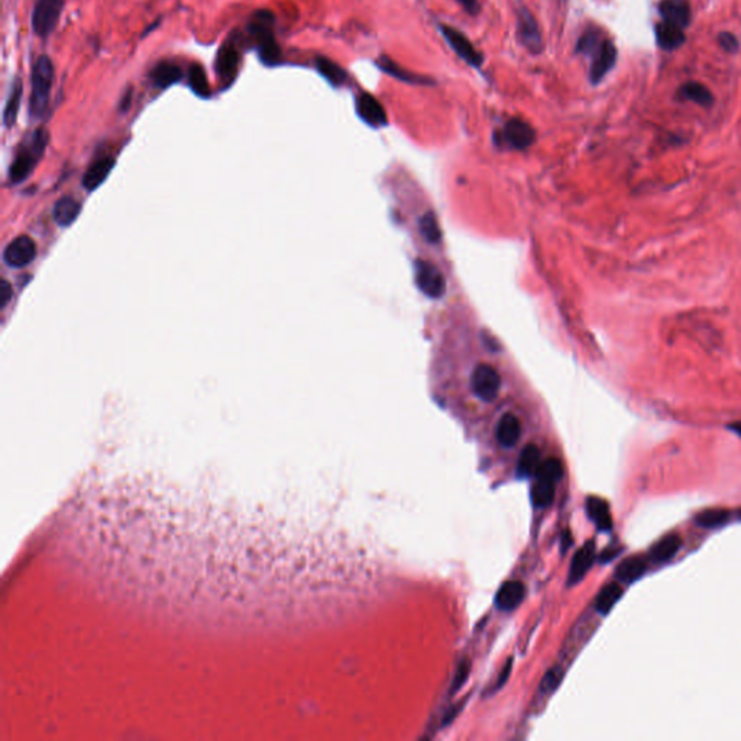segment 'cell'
Here are the masks:
<instances>
[{"mask_svg":"<svg viewBox=\"0 0 741 741\" xmlns=\"http://www.w3.org/2000/svg\"><path fill=\"white\" fill-rule=\"evenodd\" d=\"M113 167H115V158L112 157H101L96 160L87 168V171L84 173L83 185L86 187L89 192H92V190L97 188L106 178H108Z\"/></svg>","mask_w":741,"mask_h":741,"instance_id":"cell-18","label":"cell"},{"mask_svg":"<svg viewBox=\"0 0 741 741\" xmlns=\"http://www.w3.org/2000/svg\"><path fill=\"white\" fill-rule=\"evenodd\" d=\"M54 81V66L50 57L41 55L34 64L31 74V97L29 115L34 119L44 118L48 106Z\"/></svg>","mask_w":741,"mask_h":741,"instance_id":"cell-2","label":"cell"},{"mask_svg":"<svg viewBox=\"0 0 741 741\" xmlns=\"http://www.w3.org/2000/svg\"><path fill=\"white\" fill-rule=\"evenodd\" d=\"M646 572H647V559L640 555H634L620 562V565L616 567V574L614 575H616V579L619 582L633 584V582L639 581Z\"/></svg>","mask_w":741,"mask_h":741,"instance_id":"cell-16","label":"cell"},{"mask_svg":"<svg viewBox=\"0 0 741 741\" xmlns=\"http://www.w3.org/2000/svg\"><path fill=\"white\" fill-rule=\"evenodd\" d=\"M64 0H36L32 13L34 32L41 38H48L55 29Z\"/></svg>","mask_w":741,"mask_h":741,"instance_id":"cell-4","label":"cell"},{"mask_svg":"<svg viewBox=\"0 0 741 741\" xmlns=\"http://www.w3.org/2000/svg\"><path fill=\"white\" fill-rule=\"evenodd\" d=\"M12 299V287L8 281H3L2 285H0V307H6V304L10 302Z\"/></svg>","mask_w":741,"mask_h":741,"instance_id":"cell-38","label":"cell"},{"mask_svg":"<svg viewBox=\"0 0 741 741\" xmlns=\"http://www.w3.org/2000/svg\"><path fill=\"white\" fill-rule=\"evenodd\" d=\"M376 66L381 69V71L390 74L391 77H394V78H397L400 81L411 83V84H428V83H432V81H426L425 77L413 74V73L407 71L406 69L400 67L397 62H394L388 57H381V59L376 61Z\"/></svg>","mask_w":741,"mask_h":741,"instance_id":"cell-25","label":"cell"},{"mask_svg":"<svg viewBox=\"0 0 741 741\" xmlns=\"http://www.w3.org/2000/svg\"><path fill=\"white\" fill-rule=\"evenodd\" d=\"M594 560H595V544L594 542H588L585 546H582L578 550L577 555L574 556L572 563H570V569H569L567 582L570 585L578 584L586 575V572L592 566V563H594Z\"/></svg>","mask_w":741,"mask_h":741,"instance_id":"cell-15","label":"cell"},{"mask_svg":"<svg viewBox=\"0 0 741 741\" xmlns=\"http://www.w3.org/2000/svg\"><path fill=\"white\" fill-rule=\"evenodd\" d=\"M48 145V132L45 129H36L20 146L19 153L9 169V178L13 183L25 180L35 168L38 160L44 154Z\"/></svg>","mask_w":741,"mask_h":741,"instance_id":"cell-3","label":"cell"},{"mask_svg":"<svg viewBox=\"0 0 741 741\" xmlns=\"http://www.w3.org/2000/svg\"><path fill=\"white\" fill-rule=\"evenodd\" d=\"M654 31H656V41H658L659 47L666 51L679 48L685 42L684 29L676 25L668 24L665 22V20H662V22L656 25Z\"/></svg>","mask_w":741,"mask_h":741,"instance_id":"cell-20","label":"cell"},{"mask_svg":"<svg viewBox=\"0 0 741 741\" xmlns=\"http://www.w3.org/2000/svg\"><path fill=\"white\" fill-rule=\"evenodd\" d=\"M183 78L181 69L171 61H161L151 71L153 86L157 89H167Z\"/></svg>","mask_w":741,"mask_h":741,"instance_id":"cell-19","label":"cell"},{"mask_svg":"<svg viewBox=\"0 0 741 741\" xmlns=\"http://www.w3.org/2000/svg\"><path fill=\"white\" fill-rule=\"evenodd\" d=\"M737 517H738V518H740V521H741V510H738V511H737Z\"/></svg>","mask_w":741,"mask_h":741,"instance_id":"cell-43","label":"cell"},{"mask_svg":"<svg viewBox=\"0 0 741 741\" xmlns=\"http://www.w3.org/2000/svg\"><path fill=\"white\" fill-rule=\"evenodd\" d=\"M521 435V425L517 416L507 413L501 417L497 426V439L505 448H513Z\"/></svg>","mask_w":741,"mask_h":741,"instance_id":"cell-22","label":"cell"},{"mask_svg":"<svg viewBox=\"0 0 741 741\" xmlns=\"http://www.w3.org/2000/svg\"><path fill=\"white\" fill-rule=\"evenodd\" d=\"M728 429H730L731 432H734L737 436L741 437V421H735V423H733V425L728 426Z\"/></svg>","mask_w":741,"mask_h":741,"instance_id":"cell-42","label":"cell"},{"mask_svg":"<svg viewBox=\"0 0 741 741\" xmlns=\"http://www.w3.org/2000/svg\"><path fill=\"white\" fill-rule=\"evenodd\" d=\"M537 478L540 479H546V481H550V482H558L562 475H563V468H562V463L559 459L556 458H552V459H546L543 460L540 465H539V470L536 472Z\"/></svg>","mask_w":741,"mask_h":741,"instance_id":"cell-34","label":"cell"},{"mask_svg":"<svg viewBox=\"0 0 741 741\" xmlns=\"http://www.w3.org/2000/svg\"><path fill=\"white\" fill-rule=\"evenodd\" d=\"M718 41H719V45H721L727 52H734L738 50V41L733 34L723 32L718 36Z\"/></svg>","mask_w":741,"mask_h":741,"instance_id":"cell-37","label":"cell"},{"mask_svg":"<svg viewBox=\"0 0 741 741\" xmlns=\"http://www.w3.org/2000/svg\"><path fill=\"white\" fill-rule=\"evenodd\" d=\"M36 257V245L29 237H17L3 252V261L12 268H24Z\"/></svg>","mask_w":741,"mask_h":741,"instance_id":"cell-8","label":"cell"},{"mask_svg":"<svg viewBox=\"0 0 741 741\" xmlns=\"http://www.w3.org/2000/svg\"><path fill=\"white\" fill-rule=\"evenodd\" d=\"M679 94L682 99L695 101L701 106H711L714 101L712 93L701 83H686L681 87Z\"/></svg>","mask_w":741,"mask_h":741,"instance_id":"cell-30","label":"cell"},{"mask_svg":"<svg viewBox=\"0 0 741 741\" xmlns=\"http://www.w3.org/2000/svg\"><path fill=\"white\" fill-rule=\"evenodd\" d=\"M681 547H682L681 536H677L675 533H669L651 546V549L649 550V560L656 565L666 563L677 555Z\"/></svg>","mask_w":741,"mask_h":741,"instance_id":"cell-14","label":"cell"},{"mask_svg":"<svg viewBox=\"0 0 741 741\" xmlns=\"http://www.w3.org/2000/svg\"><path fill=\"white\" fill-rule=\"evenodd\" d=\"M621 550H623L621 547H608V549H605L604 552L601 553V556H600V562L601 563L611 562L612 559H616L621 553Z\"/></svg>","mask_w":741,"mask_h":741,"instance_id":"cell-39","label":"cell"},{"mask_svg":"<svg viewBox=\"0 0 741 741\" xmlns=\"http://www.w3.org/2000/svg\"><path fill=\"white\" fill-rule=\"evenodd\" d=\"M241 64V54L234 41H227L219 50L216 58V74L225 87H229L238 76Z\"/></svg>","mask_w":741,"mask_h":741,"instance_id":"cell-6","label":"cell"},{"mask_svg":"<svg viewBox=\"0 0 741 741\" xmlns=\"http://www.w3.org/2000/svg\"><path fill=\"white\" fill-rule=\"evenodd\" d=\"M730 518V511L724 508H708V510H703L695 516V524L708 528V530H715V528H721L728 524Z\"/></svg>","mask_w":741,"mask_h":741,"instance_id":"cell-24","label":"cell"},{"mask_svg":"<svg viewBox=\"0 0 741 741\" xmlns=\"http://www.w3.org/2000/svg\"><path fill=\"white\" fill-rule=\"evenodd\" d=\"M586 513L588 517L595 523L601 532H609L612 528V517L609 511V505L605 500L600 497H589L586 500Z\"/></svg>","mask_w":741,"mask_h":741,"instance_id":"cell-21","label":"cell"},{"mask_svg":"<svg viewBox=\"0 0 741 741\" xmlns=\"http://www.w3.org/2000/svg\"><path fill=\"white\" fill-rule=\"evenodd\" d=\"M500 386L501 378L494 368L481 365L474 372L472 390L481 400L493 401L500 391Z\"/></svg>","mask_w":741,"mask_h":741,"instance_id":"cell-10","label":"cell"},{"mask_svg":"<svg viewBox=\"0 0 741 741\" xmlns=\"http://www.w3.org/2000/svg\"><path fill=\"white\" fill-rule=\"evenodd\" d=\"M524 597H525L524 584L520 581H508L500 588L495 602L500 609L511 611L521 604Z\"/></svg>","mask_w":741,"mask_h":741,"instance_id":"cell-17","label":"cell"},{"mask_svg":"<svg viewBox=\"0 0 741 741\" xmlns=\"http://www.w3.org/2000/svg\"><path fill=\"white\" fill-rule=\"evenodd\" d=\"M517 38L532 54L542 51L543 42L537 20L527 9H520L517 13Z\"/></svg>","mask_w":741,"mask_h":741,"instance_id":"cell-7","label":"cell"},{"mask_svg":"<svg viewBox=\"0 0 741 741\" xmlns=\"http://www.w3.org/2000/svg\"><path fill=\"white\" fill-rule=\"evenodd\" d=\"M275 17L269 10H257L252 15L248 31L255 41L261 59L267 66H275L281 61V50L274 35Z\"/></svg>","mask_w":741,"mask_h":741,"instance_id":"cell-1","label":"cell"},{"mask_svg":"<svg viewBox=\"0 0 741 741\" xmlns=\"http://www.w3.org/2000/svg\"><path fill=\"white\" fill-rule=\"evenodd\" d=\"M621 597H623V588L620 586V584L611 582L600 591V594L595 600V608L600 614H602V616H607V614L614 608V605L620 601Z\"/></svg>","mask_w":741,"mask_h":741,"instance_id":"cell-28","label":"cell"},{"mask_svg":"<svg viewBox=\"0 0 741 741\" xmlns=\"http://www.w3.org/2000/svg\"><path fill=\"white\" fill-rule=\"evenodd\" d=\"M562 677H563V669H562L560 666H555V668H552V669H550V670L544 675L543 681H542L540 691H542V692H547V693H549V692H553V691L559 686V684H560V681H562Z\"/></svg>","mask_w":741,"mask_h":741,"instance_id":"cell-35","label":"cell"},{"mask_svg":"<svg viewBox=\"0 0 741 741\" xmlns=\"http://www.w3.org/2000/svg\"><path fill=\"white\" fill-rule=\"evenodd\" d=\"M604 41H605V38L602 36L600 29L589 28L579 38L578 44H577V52L582 54V55H586V57H592L600 50V47L602 45Z\"/></svg>","mask_w":741,"mask_h":741,"instance_id":"cell-31","label":"cell"},{"mask_svg":"<svg viewBox=\"0 0 741 741\" xmlns=\"http://www.w3.org/2000/svg\"><path fill=\"white\" fill-rule=\"evenodd\" d=\"M616 59H617V50L616 47H614L612 42L608 38H605L600 50L592 55L591 71H589L591 81L594 84L600 83L608 74V71L614 67V64H616Z\"/></svg>","mask_w":741,"mask_h":741,"instance_id":"cell-11","label":"cell"},{"mask_svg":"<svg viewBox=\"0 0 741 741\" xmlns=\"http://www.w3.org/2000/svg\"><path fill=\"white\" fill-rule=\"evenodd\" d=\"M316 69L334 87L344 86V84L348 81L346 71L342 67H339L336 62H333L329 58L317 57L316 58Z\"/></svg>","mask_w":741,"mask_h":741,"instance_id":"cell-26","label":"cell"},{"mask_svg":"<svg viewBox=\"0 0 741 741\" xmlns=\"http://www.w3.org/2000/svg\"><path fill=\"white\" fill-rule=\"evenodd\" d=\"M187 80H188L190 89L195 92V94H197L199 97H203V99L210 97V86H209L206 73H204L202 66H199V64L190 66L188 73H187Z\"/></svg>","mask_w":741,"mask_h":741,"instance_id":"cell-32","label":"cell"},{"mask_svg":"<svg viewBox=\"0 0 741 741\" xmlns=\"http://www.w3.org/2000/svg\"><path fill=\"white\" fill-rule=\"evenodd\" d=\"M468 675H470V663L467 661H463L459 665V668H458L456 676H455L453 684H452V692H456L458 689H460L463 686V684L467 682V679H468Z\"/></svg>","mask_w":741,"mask_h":741,"instance_id":"cell-36","label":"cell"},{"mask_svg":"<svg viewBox=\"0 0 741 741\" xmlns=\"http://www.w3.org/2000/svg\"><path fill=\"white\" fill-rule=\"evenodd\" d=\"M659 12L662 20L682 29L691 22V5L688 0H662Z\"/></svg>","mask_w":741,"mask_h":741,"instance_id":"cell-13","label":"cell"},{"mask_svg":"<svg viewBox=\"0 0 741 741\" xmlns=\"http://www.w3.org/2000/svg\"><path fill=\"white\" fill-rule=\"evenodd\" d=\"M501 139L507 145H510L517 150L530 145L535 141V132L532 126L521 119H511L508 122L501 132Z\"/></svg>","mask_w":741,"mask_h":741,"instance_id":"cell-12","label":"cell"},{"mask_svg":"<svg viewBox=\"0 0 741 741\" xmlns=\"http://www.w3.org/2000/svg\"><path fill=\"white\" fill-rule=\"evenodd\" d=\"M355 108L359 118L369 126H372V128H381V126H386L388 122L383 104L369 93L358 94L355 99Z\"/></svg>","mask_w":741,"mask_h":741,"instance_id":"cell-9","label":"cell"},{"mask_svg":"<svg viewBox=\"0 0 741 741\" xmlns=\"http://www.w3.org/2000/svg\"><path fill=\"white\" fill-rule=\"evenodd\" d=\"M456 2L470 15H477L481 10V5L478 0H456Z\"/></svg>","mask_w":741,"mask_h":741,"instance_id":"cell-40","label":"cell"},{"mask_svg":"<svg viewBox=\"0 0 741 741\" xmlns=\"http://www.w3.org/2000/svg\"><path fill=\"white\" fill-rule=\"evenodd\" d=\"M540 465V452L536 444H527V446L521 451V455L518 458L517 463V475L520 478L532 477L537 472Z\"/></svg>","mask_w":741,"mask_h":741,"instance_id":"cell-27","label":"cell"},{"mask_svg":"<svg viewBox=\"0 0 741 741\" xmlns=\"http://www.w3.org/2000/svg\"><path fill=\"white\" fill-rule=\"evenodd\" d=\"M80 210H81V206L77 200H74L73 197H62L59 199L55 206H54V210H52V216H54V220L62 226H70L80 215Z\"/></svg>","mask_w":741,"mask_h":741,"instance_id":"cell-23","label":"cell"},{"mask_svg":"<svg viewBox=\"0 0 741 741\" xmlns=\"http://www.w3.org/2000/svg\"><path fill=\"white\" fill-rule=\"evenodd\" d=\"M511 666H513V662H511V659H510V661H508V662H507L505 668L502 669V673H501V676H500V679H498V688H500V686H502V685H504V682L507 681V677H508V675H510Z\"/></svg>","mask_w":741,"mask_h":741,"instance_id":"cell-41","label":"cell"},{"mask_svg":"<svg viewBox=\"0 0 741 741\" xmlns=\"http://www.w3.org/2000/svg\"><path fill=\"white\" fill-rule=\"evenodd\" d=\"M555 485H556L555 482L537 478V482L533 485V488H532L533 504L539 508H544L552 504L555 498Z\"/></svg>","mask_w":741,"mask_h":741,"instance_id":"cell-33","label":"cell"},{"mask_svg":"<svg viewBox=\"0 0 741 741\" xmlns=\"http://www.w3.org/2000/svg\"><path fill=\"white\" fill-rule=\"evenodd\" d=\"M20 100H22V84L16 78L13 87L10 90V94L8 97L5 111H3V125L6 128H12L16 123L19 108H20Z\"/></svg>","mask_w":741,"mask_h":741,"instance_id":"cell-29","label":"cell"},{"mask_svg":"<svg viewBox=\"0 0 741 741\" xmlns=\"http://www.w3.org/2000/svg\"><path fill=\"white\" fill-rule=\"evenodd\" d=\"M440 32L443 35V38L446 39L448 44L451 45V48L455 51V54L462 59L467 62L468 66L479 70L482 67V62H484V58H482V54L474 47L472 42L465 36L460 31L449 27V25H440Z\"/></svg>","mask_w":741,"mask_h":741,"instance_id":"cell-5","label":"cell"}]
</instances>
